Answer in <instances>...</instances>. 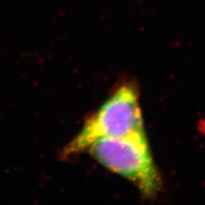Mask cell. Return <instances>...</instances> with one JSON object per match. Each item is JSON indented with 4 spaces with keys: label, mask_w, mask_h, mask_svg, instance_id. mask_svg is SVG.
I'll use <instances>...</instances> for the list:
<instances>
[{
    "label": "cell",
    "mask_w": 205,
    "mask_h": 205,
    "mask_svg": "<svg viewBox=\"0 0 205 205\" xmlns=\"http://www.w3.org/2000/svg\"><path fill=\"white\" fill-rule=\"evenodd\" d=\"M141 133L145 130L138 91L132 85H122L88 117L63 148L61 158L68 159L86 152L91 143L100 139L124 138Z\"/></svg>",
    "instance_id": "1"
},
{
    "label": "cell",
    "mask_w": 205,
    "mask_h": 205,
    "mask_svg": "<svg viewBox=\"0 0 205 205\" xmlns=\"http://www.w3.org/2000/svg\"><path fill=\"white\" fill-rule=\"evenodd\" d=\"M86 152L101 165L132 182L145 197L159 194L161 180L145 133L100 139Z\"/></svg>",
    "instance_id": "2"
}]
</instances>
